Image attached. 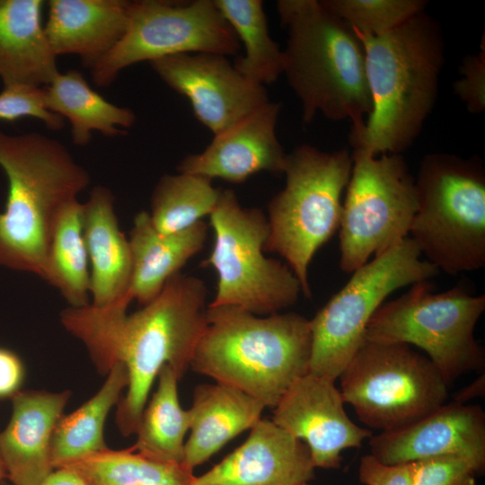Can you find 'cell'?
<instances>
[{"instance_id":"37","label":"cell","mask_w":485,"mask_h":485,"mask_svg":"<svg viewBox=\"0 0 485 485\" xmlns=\"http://www.w3.org/2000/svg\"><path fill=\"white\" fill-rule=\"evenodd\" d=\"M25 370L21 358L12 350L0 348V399L12 398L20 391Z\"/></svg>"},{"instance_id":"27","label":"cell","mask_w":485,"mask_h":485,"mask_svg":"<svg viewBox=\"0 0 485 485\" xmlns=\"http://www.w3.org/2000/svg\"><path fill=\"white\" fill-rule=\"evenodd\" d=\"M180 379L168 365L159 371L157 388L145 406L130 448L156 461L182 465L190 419L180 403Z\"/></svg>"},{"instance_id":"16","label":"cell","mask_w":485,"mask_h":485,"mask_svg":"<svg viewBox=\"0 0 485 485\" xmlns=\"http://www.w3.org/2000/svg\"><path fill=\"white\" fill-rule=\"evenodd\" d=\"M371 454L387 464L460 456L485 467V413L479 405L445 402L401 428L368 438Z\"/></svg>"},{"instance_id":"22","label":"cell","mask_w":485,"mask_h":485,"mask_svg":"<svg viewBox=\"0 0 485 485\" xmlns=\"http://www.w3.org/2000/svg\"><path fill=\"white\" fill-rule=\"evenodd\" d=\"M265 408L259 400L225 384L197 385L188 410L190 436L182 465L193 472L233 438L250 430Z\"/></svg>"},{"instance_id":"4","label":"cell","mask_w":485,"mask_h":485,"mask_svg":"<svg viewBox=\"0 0 485 485\" xmlns=\"http://www.w3.org/2000/svg\"><path fill=\"white\" fill-rule=\"evenodd\" d=\"M207 323L190 368L274 408L309 372L310 320L296 313L259 316L237 307L207 306Z\"/></svg>"},{"instance_id":"3","label":"cell","mask_w":485,"mask_h":485,"mask_svg":"<svg viewBox=\"0 0 485 485\" xmlns=\"http://www.w3.org/2000/svg\"><path fill=\"white\" fill-rule=\"evenodd\" d=\"M0 168L8 182L0 211V265L45 281L56 220L90 183L88 172L57 139L0 130Z\"/></svg>"},{"instance_id":"30","label":"cell","mask_w":485,"mask_h":485,"mask_svg":"<svg viewBox=\"0 0 485 485\" xmlns=\"http://www.w3.org/2000/svg\"><path fill=\"white\" fill-rule=\"evenodd\" d=\"M60 468L75 473L85 485H190L195 476L181 464L156 461L131 448H107Z\"/></svg>"},{"instance_id":"6","label":"cell","mask_w":485,"mask_h":485,"mask_svg":"<svg viewBox=\"0 0 485 485\" xmlns=\"http://www.w3.org/2000/svg\"><path fill=\"white\" fill-rule=\"evenodd\" d=\"M419 207L410 237L449 275L485 265V172L474 158L431 154L415 179Z\"/></svg>"},{"instance_id":"31","label":"cell","mask_w":485,"mask_h":485,"mask_svg":"<svg viewBox=\"0 0 485 485\" xmlns=\"http://www.w3.org/2000/svg\"><path fill=\"white\" fill-rule=\"evenodd\" d=\"M219 194L207 178L179 172L163 175L151 197L150 220L162 234L181 232L210 216Z\"/></svg>"},{"instance_id":"39","label":"cell","mask_w":485,"mask_h":485,"mask_svg":"<svg viewBox=\"0 0 485 485\" xmlns=\"http://www.w3.org/2000/svg\"><path fill=\"white\" fill-rule=\"evenodd\" d=\"M485 378L484 374L481 375L469 385L459 391L454 398V401L464 403L477 397L484 395Z\"/></svg>"},{"instance_id":"25","label":"cell","mask_w":485,"mask_h":485,"mask_svg":"<svg viewBox=\"0 0 485 485\" xmlns=\"http://www.w3.org/2000/svg\"><path fill=\"white\" fill-rule=\"evenodd\" d=\"M44 92L47 109L68 119L73 143L80 146L89 144L93 131L126 135L136 121L132 110L108 101L76 70L58 73Z\"/></svg>"},{"instance_id":"9","label":"cell","mask_w":485,"mask_h":485,"mask_svg":"<svg viewBox=\"0 0 485 485\" xmlns=\"http://www.w3.org/2000/svg\"><path fill=\"white\" fill-rule=\"evenodd\" d=\"M213 248L202 265L217 273L216 294L209 306H232L259 316L293 305L302 293L287 266L264 255L269 227L257 207H243L235 193L220 190L210 214Z\"/></svg>"},{"instance_id":"42","label":"cell","mask_w":485,"mask_h":485,"mask_svg":"<svg viewBox=\"0 0 485 485\" xmlns=\"http://www.w3.org/2000/svg\"><path fill=\"white\" fill-rule=\"evenodd\" d=\"M301 485H311L310 482L308 483H304V484H301Z\"/></svg>"},{"instance_id":"24","label":"cell","mask_w":485,"mask_h":485,"mask_svg":"<svg viewBox=\"0 0 485 485\" xmlns=\"http://www.w3.org/2000/svg\"><path fill=\"white\" fill-rule=\"evenodd\" d=\"M207 231L208 225L202 220L181 232L162 234L153 225L148 212H138L128 238L132 262L128 293L132 299L143 305L153 300L201 251Z\"/></svg>"},{"instance_id":"38","label":"cell","mask_w":485,"mask_h":485,"mask_svg":"<svg viewBox=\"0 0 485 485\" xmlns=\"http://www.w3.org/2000/svg\"><path fill=\"white\" fill-rule=\"evenodd\" d=\"M0 485H9L2 481ZM40 485H85L73 472L66 468L55 469Z\"/></svg>"},{"instance_id":"29","label":"cell","mask_w":485,"mask_h":485,"mask_svg":"<svg viewBox=\"0 0 485 485\" xmlns=\"http://www.w3.org/2000/svg\"><path fill=\"white\" fill-rule=\"evenodd\" d=\"M239 41L244 55L234 66L247 80L263 85L277 81L283 74L284 55L269 36L267 17L260 0H215Z\"/></svg>"},{"instance_id":"18","label":"cell","mask_w":485,"mask_h":485,"mask_svg":"<svg viewBox=\"0 0 485 485\" xmlns=\"http://www.w3.org/2000/svg\"><path fill=\"white\" fill-rule=\"evenodd\" d=\"M307 445L260 419L247 439L190 485H301L314 478Z\"/></svg>"},{"instance_id":"35","label":"cell","mask_w":485,"mask_h":485,"mask_svg":"<svg viewBox=\"0 0 485 485\" xmlns=\"http://www.w3.org/2000/svg\"><path fill=\"white\" fill-rule=\"evenodd\" d=\"M462 77L454 83V90L472 113L485 109V49L467 57L460 67Z\"/></svg>"},{"instance_id":"5","label":"cell","mask_w":485,"mask_h":485,"mask_svg":"<svg viewBox=\"0 0 485 485\" xmlns=\"http://www.w3.org/2000/svg\"><path fill=\"white\" fill-rule=\"evenodd\" d=\"M277 11L287 30L283 74L301 101L303 122L321 113L361 129L372 101L356 33L318 0H279Z\"/></svg>"},{"instance_id":"11","label":"cell","mask_w":485,"mask_h":485,"mask_svg":"<svg viewBox=\"0 0 485 485\" xmlns=\"http://www.w3.org/2000/svg\"><path fill=\"white\" fill-rule=\"evenodd\" d=\"M340 378L344 402L361 422L381 432L406 426L448 399L439 370L404 343L364 340Z\"/></svg>"},{"instance_id":"10","label":"cell","mask_w":485,"mask_h":485,"mask_svg":"<svg viewBox=\"0 0 485 485\" xmlns=\"http://www.w3.org/2000/svg\"><path fill=\"white\" fill-rule=\"evenodd\" d=\"M439 272L410 237L352 272L348 283L310 320L309 373L336 381L365 340L366 326L393 291Z\"/></svg>"},{"instance_id":"36","label":"cell","mask_w":485,"mask_h":485,"mask_svg":"<svg viewBox=\"0 0 485 485\" xmlns=\"http://www.w3.org/2000/svg\"><path fill=\"white\" fill-rule=\"evenodd\" d=\"M358 478L365 485H413L410 463L387 464L371 454L361 458Z\"/></svg>"},{"instance_id":"17","label":"cell","mask_w":485,"mask_h":485,"mask_svg":"<svg viewBox=\"0 0 485 485\" xmlns=\"http://www.w3.org/2000/svg\"><path fill=\"white\" fill-rule=\"evenodd\" d=\"M281 104L268 101L222 132L204 151L184 157L179 172L242 183L260 172L283 174L287 154L277 136Z\"/></svg>"},{"instance_id":"1","label":"cell","mask_w":485,"mask_h":485,"mask_svg":"<svg viewBox=\"0 0 485 485\" xmlns=\"http://www.w3.org/2000/svg\"><path fill=\"white\" fill-rule=\"evenodd\" d=\"M207 294L200 278L178 273L133 313H127L130 296L104 306L90 304L61 312V324L84 345L101 375L118 363L127 368L128 384L115 417L122 436L136 434L162 367L168 365L180 378L190 367L207 323Z\"/></svg>"},{"instance_id":"32","label":"cell","mask_w":485,"mask_h":485,"mask_svg":"<svg viewBox=\"0 0 485 485\" xmlns=\"http://www.w3.org/2000/svg\"><path fill=\"white\" fill-rule=\"evenodd\" d=\"M356 33L378 36L423 12V0H321Z\"/></svg>"},{"instance_id":"33","label":"cell","mask_w":485,"mask_h":485,"mask_svg":"<svg viewBox=\"0 0 485 485\" xmlns=\"http://www.w3.org/2000/svg\"><path fill=\"white\" fill-rule=\"evenodd\" d=\"M25 117L42 121L51 130H59L64 126V119L47 109L44 87L4 86L0 93V120L14 121Z\"/></svg>"},{"instance_id":"14","label":"cell","mask_w":485,"mask_h":485,"mask_svg":"<svg viewBox=\"0 0 485 485\" xmlns=\"http://www.w3.org/2000/svg\"><path fill=\"white\" fill-rule=\"evenodd\" d=\"M149 64L164 84L190 101L198 120L214 135L269 101L264 86L247 80L223 55L182 53Z\"/></svg>"},{"instance_id":"7","label":"cell","mask_w":485,"mask_h":485,"mask_svg":"<svg viewBox=\"0 0 485 485\" xmlns=\"http://www.w3.org/2000/svg\"><path fill=\"white\" fill-rule=\"evenodd\" d=\"M352 169L347 149L328 153L302 145L287 154L286 184L268 205L265 251L279 254L311 297L309 266L340 228L341 195Z\"/></svg>"},{"instance_id":"40","label":"cell","mask_w":485,"mask_h":485,"mask_svg":"<svg viewBox=\"0 0 485 485\" xmlns=\"http://www.w3.org/2000/svg\"><path fill=\"white\" fill-rule=\"evenodd\" d=\"M6 478H7V474H6L5 467L2 459V456H1V454H0V483L4 481V480Z\"/></svg>"},{"instance_id":"13","label":"cell","mask_w":485,"mask_h":485,"mask_svg":"<svg viewBox=\"0 0 485 485\" xmlns=\"http://www.w3.org/2000/svg\"><path fill=\"white\" fill-rule=\"evenodd\" d=\"M241 44L215 0H140L130 4L121 40L91 68L95 85H110L125 68L182 53L232 56Z\"/></svg>"},{"instance_id":"26","label":"cell","mask_w":485,"mask_h":485,"mask_svg":"<svg viewBox=\"0 0 485 485\" xmlns=\"http://www.w3.org/2000/svg\"><path fill=\"white\" fill-rule=\"evenodd\" d=\"M128 384L127 368L118 363L106 375L105 382L92 398L70 414L61 417L54 429L50 445L54 469L109 448L104 439L105 422Z\"/></svg>"},{"instance_id":"20","label":"cell","mask_w":485,"mask_h":485,"mask_svg":"<svg viewBox=\"0 0 485 485\" xmlns=\"http://www.w3.org/2000/svg\"><path fill=\"white\" fill-rule=\"evenodd\" d=\"M131 1L50 0L44 25L50 47L59 55H76L91 68L123 37Z\"/></svg>"},{"instance_id":"41","label":"cell","mask_w":485,"mask_h":485,"mask_svg":"<svg viewBox=\"0 0 485 485\" xmlns=\"http://www.w3.org/2000/svg\"><path fill=\"white\" fill-rule=\"evenodd\" d=\"M150 485H170V484L158 483V484H150Z\"/></svg>"},{"instance_id":"28","label":"cell","mask_w":485,"mask_h":485,"mask_svg":"<svg viewBox=\"0 0 485 485\" xmlns=\"http://www.w3.org/2000/svg\"><path fill=\"white\" fill-rule=\"evenodd\" d=\"M45 281L58 290L69 307L91 304L83 203L78 199L67 204L56 220L47 256Z\"/></svg>"},{"instance_id":"2","label":"cell","mask_w":485,"mask_h":485,"mask_svg":"<svg viewBox=\"0 0 485 485\" xmlns=\"http://www.w3.org/2000/svg\"><path fill=\"white\" fill-rule=\"evenodd\" d=\"M356 35L365 53L372 110L364 127L351 131V145L373 155L401 154L436 99L444 63L438 26L423 11L384 34Z\"/></svg>"},{"instance_id":"12","label":"cell","mask_w":485,"mask_h":485,"mask_svg":"<svg viewBox=\"0 0 485 485\" xmlns=\"http://www.w3.org/2000/svg\"><path fill=\"white\" fill-rule=\"evenodd\" d=\"M340 224V267L352 273L409 237L419 207L416 181L401 154L354 149Z\"/></svg>"},{"instance_id":"19","label":"cell","mask_w":485,"mask_h":485,"mask_svg":"<svg viewBox=\"0 0 485 485\" xmlns=\"http://www.w3.org/2000/svg\"><path fill=\"white\" fill-rule=\"evenodd\" d=\"M70 396L68 390H27L12 397L11 419L0 432V454L13 485H40L55 470L52 435Z\"/></svg>"},{"instance_id":"15","label":"cell","mask_w":485,"mask_h":485,"mask_svg":"<svg viewBox=\"0 0 485 485\" xmlns=\"http://www.w3.org/2000/svg\"><path fill=\"white\" fill-rule=\"evenodd\" d=\"M335 382L307 373L274 407L272 421L303 441L315 468H340L343 450L358 448L372 433L347 414Z\"/></svg>"},{"instance_id":"21","label":"cell","mask_w":485,"mask_h":485,"mask_svg":"<svg viewBox=\"0 0 485 485\" xmlns=\"http://www.w3.org/2000/svg\"><path fill=\"white\" fill-rule=\"evenodd\" d=\"M114 201L108 188L95 186L83 203L91 304L94 306L108 305L127 295L131 297L128 293L132 270L130 247L119 227Z\"/></svg>"},{"instance_id":"8","label":"cell","mask_w":485,"mask_h":485,"mask_svg":"<svg viewBox=\"0 0 485 485\" xmlns=\"http://www.w3.org/2000/svg\"><path fill=\"white\" fill-rule=\"evenodd\" d=\"M484 311L485 295H472L466 285L434 293L429 280L420 281L376 310L365 340L421 348L449 384L484 366V350L474 337Z\"/></svg>"},{"instance_id":"34","label":"cell","mask_w":485,"mask_h":485,"mask_svg":"<svg viewBox=\"0 0 485 485\" xmlns=\"http://www.w3.org/2000/svg\"><path fill=\"white\" fill-rule=\"evenodd\" d=\"M413 485H475L480 473L468 460L454 455L410 463Z\"/></svg>"},{"instance_id":"23","label":"cell","mask_w":485,"mask_h":485,"mask_svg":"<svg viewBox=\"0 0 485 485\" xmlns=\"http://www.w3.org/2000/svg\"><path fill=\"white\" fill-rule=\"evenodd\" d=\"M42 0H0V80L48 85L59 73L42 24Z\"/></svg>"}]
</instances>
